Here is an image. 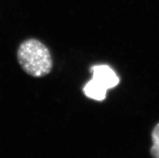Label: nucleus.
<instances>
[{
    "mask_svg": "<svg viewBox=\"0 0 159 158\" xmlns=\"http://www.w3.org/2000/svg\"><path fill=\"white\" fill-rule=\"evenodd\" d=\"M19 64L24 72L34 78H42L51 72L52 59L48 48L36 39H28L17 51Z\"/></svg>",
    "mask_w": 159,
    "mask_h": 158,
    "instance_id": "obj_1",
    "label": "nucleus"
},
{
    "mask_svg": "<svg viewBox=\"0 0 159 158\" xmlns=\"http://www.w3.org/2000/svg\"><path fill=\"white\" fill-rule=\"evenodd\" d=\"M93 78L83 87L85 95L94 100L103 101L108 89L119 84L120 78L111 67L106 65L93 66L91 69Z\"/></svg>",
    "mask_w": 159,
    "mask_h": 158,
    "instance_id": "obj_2",
    "label": "nucleus"
},
{
    "mask_svg": "<svg viewBox=\"0 0 159 158\" xmlns=\"http://www.w3.org/2000/svg\"><path fill=\"white\" fill-rule=\"evenodd\" d=\"M151 136L153 144L150 148V154L153 157L159 158V123L153 128Z\"/></svg>",
    "mask_w": 159,
    "mask_h": 158,
    "instance_id": "obj_3",
    "label": "nucleus"
}]
</instances>
